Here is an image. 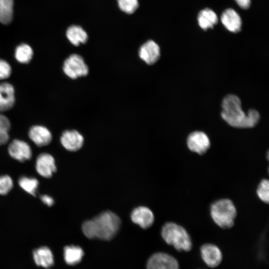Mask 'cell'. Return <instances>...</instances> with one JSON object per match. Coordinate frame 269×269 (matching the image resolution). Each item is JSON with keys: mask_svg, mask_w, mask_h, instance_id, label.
<instances>
[{"mask_svg": "<svg viewBox=\"0 0 269 269\" xmlns=\"http://www.w3.org/2000/svg\"><path fill=\"white\" fill-rule=\"evenodd\" d=\"M132 221L143 229L150 227L154 222V215L150 209L146 207L140 206L135 208L132 212Z\"/></svg>", "mask_w": 269, "mask_h": 269, "instance_id": "cell-15", "label": "cell"}, {"mask_svg": "<svg viewBox=\"0 0 269 269\" xmlns=\"http://www.w3.org/2000/svg\"><path fill=\"white\" fill-rule=\"evenodd\" d=\"M13 187V181L8 175L0 176V195L7 194Z\"/></svg>", "mask_w": 269, "mask_h": 269, "instance_id": "cell-27", "label": "cell"}, {"mask_svg": "<svg viewBox=\"0 0 269 269\" xmlns=\"http://www.w3.org/2000/svg\"><path fill=\"white\" fill-rule=\"evenodd\" d=\"M237 4L241 8L244 9L250 7L251 1V0H235Z\"/></svg>", "mask_w": 269, "mask_h": 269, "instance_id": "cell-30", "label": "cell"}, {"mask_svg": "<svg viewBox=\"0 0 269 269\" xmlns=\"http://www.w3.org/2000/svg\"><path fill=\"white\" fill-rule=\"evenodd\" d=\"M200 27L204 30L211 28L216 25L218 18L216 13L211 9L206 8L201 10L197 16Z\"/></svg>", "mask_w": 269, "mask_h": 269, "instance_id": "cell-19", "label": "cell"}, {"mask_svg": "<svg viewBox=\"0 0 269 269\" xmlns=\"http://www.w3.org/2000/svg\"><path fill=\"white\" fill-rule=\"evenodd\" d=\"M13 0H0V22L9 24L13 16Z\"/></svg>", "mask_w": 269, "mask_h": 269, "instance_id": "cell-22", "label": "cell"}, {"mask_svg": "<svg viewBox=\"0 0 269 269\" xmlns=\"http://www.w3.org/2000/svg\"><path fill=\"white\" fill-rule=\"evenodd\" d=\"M40 199L42 202L47 206H52L54 203L53 198L47 194H42L40 196Z\"/></svg>", "mask_w": 269, "mask_h": 269, "instance_id": "cell-29", "label": "cell"}, {"mask_svg": "<svg viewBox=\"0 0 269 269\" xmlns=\"http://www.w3.org/2000/svg\"><path fill=\"white\" fill-rule=\"evenodd\" d=\"M118 4L120 9L128 14L134 13L138 6V0H118Z\"/></svg>", "mask_w": 269, "mask_h": 269, "instance_id": "cell-26", "label": "cell"}, {"mask_svg": "<svg viewBox=\"0 0 269 269\" xmlns=\"http://www.w3.org/2000/svg\"><path fill=\"white\" fill-rule=\"evenodd\" d=\"M237 214L236 208L229 199L217 200L210 207L212 220L217 225L223 229H229L234 226Z\"/></svg>", "mask_w": 269, "mask_h": 269, "instance_id": "cell-4", "label": "cell"}, {"mask_svg": "<svg viewBox=\"0 0 269 269\" xmlns=\"http://www.w3.org/2000/svg\"><path fill=\"white\" fill-rule=\"evenodd\" d=\"M63 255L65 263L69 266H73L81 262L84 252L79 246L69 245L64 248Z\"/></svg>", "mask_w": 269, "mask_h": 269, "instance_id": "cell-18", "label": "cell"}, {"mask_svg": "<svg viewBox=\"0 0 269 269\" xmlns=\"http://www.w3.org/2000/svg\"><path fill=\"white\" fill-rule=\"evenodd\" d=\"M15 101L13 86L8 82L0 83V112L12 108Z\"/></svg>", "mask_w": 269, "mask_h": 269, "instance_id": "cell-16", "label": "cell"}, {"mask_svg": "<svg viewBox=\"0 0 269 269\" xmlns=\"http://www.w3.org/2000/svg\"><path fill=\"white\" fill-rule=\"evenodd\" d=\"M33 263L43 269H50L55 264V257L52 250L47 246L35 248L31 254Z\"/></svg>", "mask_w": 269, "mask_h": 269, "instance_id": "cell-9", "label": "cell"}, {"mask_svg": "<svg viewBox=\"0 0 269 269\" xmlns=\"http://www.w3.org/2000/svg\"><path fill=\"white\" fill-rule=\"evenodd\" d=\"M187 145L190 150L199 155L206 153L210 147V141L208 135L201 131H194L187 138Z\"/></svg>", "mask_w": 269, "mask_h": 269, "instance_id": "cell-7", "label": "cell"}, {"mask_svg": "<svg viewBox=\"0 0 269 269\" xmlns=\"http://www.w3.org/2000/svg\"><path fill=\"white\" fill-rule=\"evenodd\" d=\"M221 21L229 31L237 33L242 27V19L240 15L232 8L225 10L221 14Z\"/></svg>", "mask_w": 269, "mask_h": 269, "instance_id": "cell-17", "label": "cell"}, {"mask_svg": "<svg viewBox=\"0 0 269 269\" xmlns=\"http://www.w3.org/2000/svg\"><path fill=\"white\" fill-rule=\"evenodd\" d=\"M11 68L5 60L0 59V80L8 78L11 75Z\"/></svg>", "mask_w": 269, "mask_h": 269, "instance_id": "cell-28", "label": "cell"}, {"mask_svg": "<svg viewBox=\"0 0 269 269\" xmlns=\"http://www.w3.org/2000/svg\"><path fill=\"white\" fill-rule=\"evenodd\" d=\"M121 223V220L118 215L107 211L100 213L92 219L84 222L82 226V230L84 235L89 239L110 240L117 233Z\"/></svg>", "mask_w": 269, "mask_h": 269, "instance_id": "cell-2", "label": "cell"}, {"mask_svg": "<svg viewBox=\"0 0 269 269\" xmlns=\"http://www.w3.org/2000/svg\"><path fill=\"white\" fill-rule=\"evenodd\" d=\"M55 163V159L51 154L46 152L41 153L36 158L35 170L41 177L49 178L56 171Z\"/></svg>", "mask_w": 269, "mask_h": 269, "instance_id": "cell-10", "label": "cell"}, {"mask_svg": "<svg viewBox=\"0 0 269 269\" xmlns=\"http://www.w3.org/2000/svg\"><path fill=\"white\" fill-rule=\"evenodd\" d=\"M146 269H179L177 260L165 253H156L148 260Z\"/></svg>", "mask_w": 269, "mask_h": 269, "instance_id": "cell-6", "label": "cell"}, {"mask_svg": "<svg viewBox=\"0 0 269 269\" xmlns=\"http://www.w3.org/2000/svg\"><path fill=\"white\" fill-rule=\"evenodd\" d=\"M201 257L204 263L209 267H217L221 263L223 256L220 249L215 245L204 244L200 247Z\"/></svg>", "mask_w": 269, "mask_h": 269, "instance_id": "cell-11", "label": "cell"}, {"mask_svg": "<svg viewBox=\"0 0 269 269\" xmlns=\"http://www.w3.org/2000/svg\"><path fill=\"white\" fill-rule=\"evenodd\" d=\"M256 192L259 199L263 202L268 204L269 202V180L267 179H262L258 186Z\"/></svg>", "mask_w": 269, "mask_h": 269, "instance_id": "cell-25", "label": "cell"}, {"mask_svg": "<svg viewBox=\"0 0 269 269\" xmlns=\"http://www.w3.org/2000/svg\"><path fill=\"white\" fill-rule=\"evenodd\" d=\"M10 122L4 115L0 114V145L6 144L9 140Z\"/></svg>", "mask_w": 269, "mask_h": 269, "instance_id": "cell-24", "label": "cell"}, {"mask_svg": "<svg viewBox=\"0 0 269 269\" xmlns=\"http://www.w3.org/2000/svg\"><path fill=\"white\" fill-rule=\"evenodd\" d=\"M33 55V50L27 44H20L15 48L14 56L16 60L20 63H28L32 59Z\"/></svg>", "mask_w": 269, "mask_h": 269, "instance_id": "cell-21", "label": "cell"}, {"mask_svg": "<svg viewBox=\"0 0 269 269\" xmlns=\"http://www.w3.org/2000/svg\"><path fill=\"white\" fill-rule=\"evenodd\" d=\"M222 107V119L235 128H253L260 119V114L255 109H250L246 114L242 110L240 99L233 94H229L224 97Z\"/></svg>", "mask_w": 269, "mask_h": 269, "instance_id": "cell-1", "label": "cell"}, {"mask_svg": "<svg viewBox=\"0 0 269 269\" xmlns=\"http://www.w3.org/2000/svg\"><path fill=\"white\" fill-rule=\"evenodd\" d=\"M18 183L20 187L29 194L36 195L39 185V181L36 178L21 176L18 180Z\"/></svg>", "mask_w": 269, "mask_h": 269, "instance_id": "cell-23", "label": "cell"}, {"mask_svg": "<svg viewBox=\"0 0 269 269\" xmlns=\"http://www.w3.org/2000/svg\"><path fill=\"white\" fill-rule=\"evenodd\" d=\"M62 69L65 74L72 79L86 76L89 72L84 59L77 54H72L65 60Z\"/></svg>", "mask_w": 269, "mask_h": 269, "instance_id": "cell-5", "label": "cell"}, {"mask_svg": "<svg viewBox=\"0 0 269 269\" xmlns=\"http://www.w3.org/2000/svg\"><path fill=\"white\" fill-rule=\"evenodd\" d=\"M138 56L147 65L154 64L160 58V47L154 41L148 40L140 47Z\"/></svg>", "mask_w": 269, "mask_h": 269, "instance_id": "cell-13", "label": "cell"}, {"mask_svg": "<svg viewBox=\"0 0 269 269\" xmlns=\"http://www.w3.org/2000/svg\"><path fill=\"white\" fill-rule=\"evenodd\" d=\"M161 236L167 244L178 251L189 252L192 248L189 233L184 227L176 223H165L161 229Z\"/></svg>", "mask_w": 269, "mask_h": 269, "instance_id": "cell-3", "label": "cell"}, {"mask_svg": "<svg viewBox=\"0 0 269 269\" xmlns=\"http://www.w3.org/2000/svg\"><path fill=\"white\" fill-rule=\"evenodd\" d=\"M60 140L63 147L66 150L75 151L82 147L84 138L78 131L68 130L62 133Z\"/></svg>", "mask_w": 269, "mask_h": 269, "instance_id": "cell-12", "label": "cell"}, {"mask_svg": "<svg viewBox=\"0 0 269 269\" xmlns=\"http://www.w3.org/2000/svg\"><path fill=\"white\" fill-rule=\"evenodd\" d=\"M7 151L11 158L21 162L30 160L32 156L29 144L18 139H14L9 143Z\"/></svg>", "mask_w": 269, "mask_h": 269, "instance_id": "cell-8", "label": "cell"}, {"mask_svg": "<svg viewBox=\"0 0 269 269\" xmlns=\"http://www.w3.org/2000/svg\"><path fill=\"white\" fill-rule=\"evenodd\" d=\"M28 135L32 142L39 147L47 145L52 140L51 132L46 127L41 125L30 127Z\"/></svg>", "mask_w": 269, "mask_h": 269, "instance_id": "cell-14", "label": "cell"}, {"mask_svg": "<svg viewBox=\"0 0 269 269\" xmlns=\"http://www.w3.org/2000/svg\"><path fill=\"white\" fill-rule=\"evenodd\" d=\"M66 36L69 41L74 46L85 43L88 40V35L84 29L78 25H73L67 29Z\"/></svg>", "mask_w": 269, "mask_h": 269, "instance_id": "cell-20", "label": "cell"}]
</instances>
